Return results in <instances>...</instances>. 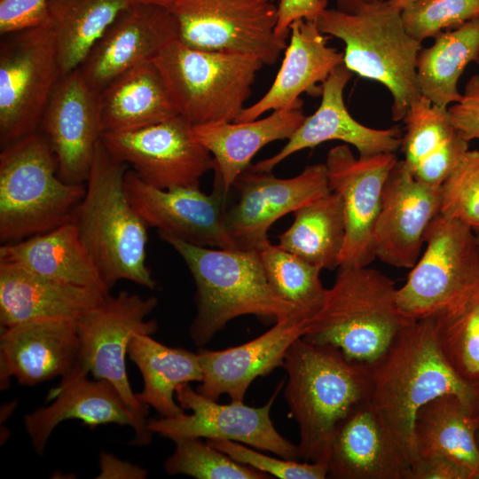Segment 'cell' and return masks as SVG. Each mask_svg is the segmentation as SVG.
Wrapping results in <instances>:
<instances>
[{
	"label": "cell",
	"mask_w": 479,
	"mask_h": 479,
	"mask_svg": "<svg viewBox=\"0 0 479 479\" xmlns=\"http://www.w3.org/2000/svg\"><path fill=\"white\" fill-rule=\"evenodd\" d=\"M479 63V17L435 37L417 57L416 78L420 95L433 104L447 107L462 94L457 83L466 67Z\"/></svg>",
	"instance_id": "33"
},
{
	"label": "cell",
	"mask_w": 479,
	"mask_h": 479,
	"mask_svg": "<svg viewBox=\"0 0 479 479\" xmlns=\"http://www.w3.org/2000/svg\"><path fill=\"white\" fill-rule=\"evenodd\" d=\"M79 357L76 320H32L1 327L0 389H7L11 378L25 386L67 378Z\"/></svg>",
	"instance_id": "21"
},
{
	"label": "cell",
	"mask_w": 479,
	"mask_h": 479,
	"mask_svg": "<svg viewBox=\"0 0 479 479\" xmlns=\"http://www.w3.org/2000/svg\"><path fill=\"white\" fill-rule=\"evenodd\" d=\"M60 75L55 38L47 24L2 35L1 148L38 130Z\"/></svg>",
	"instance_id": "11"
},
{
	"label": "cell",
	"mask_w": 479,
	"mask_h": 479,
	"mask_svg": "<svg viewBox=\"0 0 479 479\" xmlns=\"http://www.w3.org/2000/svg\"><path fill=\"white\" fill-rule=\"evenodd\" d=\"M153 62L178 115L192 126L235 122L264 65L254 56L199 50L177 39Z\"/></svg>",
	"instance_id": "8"
},
{
	"label": "cell",
	"mask_w": 479,
	"mask_h": 479,
	"mask_svg": "<svg viewBox=\"0 0 479 479\" xmlns=\"http://www.w3.org/2000/svg\"><path fill=\"white\" fill-rule=\"evenodd\" d=\"M232 187L239 200L225 211L226 229L237 248L257 251L269 242L273 223L331 192L325 163L308 166L291 178L247 169Z\"/></svg>",
	"instance_id": "15"
},
{
	"label": "cell",
	"mask_w": 479,
	"mask_h": 479,
	"mask_svg": "<svg viewBox=\"0 0 479 479\" xmlns=\"http://www.w3.org/2000/svg\"><path fill=\"white\" fill-rule=\"evenodd\" d=\"M397 161L393 153L356 158L348 145L329 150V187L342 199L346 229L339 268L368 266L376 258L374 225L385 182Z\"/></svg>",
	"instance_id": "16"
},
{
	"label": "cell",
	"mask_w": 479,
	"mask_h": 479,
	"mask_svg": "<svg viewBox=\"0 0 479 479\" xmlns=\"http://www.w3.org/2000/svg\"><path fill=\"white\" fill-rule=\"evenodd\" d=\"M128 167L100 139L72 221L110 289L122 279L154 289L156 281L146 265L148 226L124 188Z\"/></svg>",
	"instance_id": "4"
},
{
	"label": "cell",
	"mask_w": 479,
	"mask_h": 479,
	"mask_svg": "<svg viewBox=\"0 0 479 479\" xmlns=\"http://www.w3.org/2000/svg\"><path fill=\"white\" fill-rule=\"evenodd\" d=\"M208 195L199 185L160 189L127 170L124 188L128 199L148 227L185 242L217 248H237L224 221L226 196L222 187Z\"/></svg>",
	"instance_id": "17"
},
{
	"label": "cell",
	"mask_w": 479,
	"mask_h": 479,
	"mask_svg": "<svg viewBox=\"0 0 479 479\" xmlns=\"http://www.w3.org/2000/svg\"><path fill=\"white\" fill-rule=\"evenodd\" d=\"M302 105L300 98L291 106L273 111L263 118L192 126L195 138L213 157L215 184L225 194L260 149L291 137L306 117Z\"/></svg>",
	"instance_id": "28"
},
{
	"label": "cell",
	"mask_w": 479,
	"mask_h": 479,
	"mask_svg": "<svg viewBox=\"0 0 479 479\" xmlns=\"http://www.w3.org/2000/svg\"><path fill=\"white\" fill-rule=\"evenodd\" d=\"M327 0H279L276 34L287 39L291 25L299 20H311L326 9Z\"/></svg>",
	"instance_id": "46"
},
{
	"label": "cell",
	"mask_w": 479,
	"mask_h": 479,
	"mask_svg": "<svg viewBox=\"0 0 479 479\" xmlns=\"http://www.w3.org/2000/svg\"><path fill=\"white\" fill-rule=\"evenodd\" d=\"M403 121L405 134L400 148L404 155V161L411 171L458 134L448 107L436 106L422 95L412 102Z\"/></svg>",
	"instance_id": "39"
},
{
	"label": "cell",
	"mask_w": 479,
	"mask_h": 479,
	"mask_svg": "<svg viewBox=\"0 0 479 479\" xmlns=\"http://www.w3.org/2000/svg\"><path fill=\"white\" fill-rule=\"evenodd\" d=\"M282 367L287 374L285 398L299 427L301 459L326 464L339 425L370 399V366L302 336L289 347Z\"/></svg>",
	"instance_id": "1"
},
{
	"label": "cell",
	"mask_w": 479,
	"mask_h": 479,
	"mask_svg": "<svg viewBox=\"0 0 479 479\" xmlns=\"http://www.w3.org/2000/svg\"><path fill=\"white\" fill-rule=\"evenodd\" d=\"M101 141L111 155L160 189L199 185L200 177L214 169L211 153L179 115L137 130L106 132Z\"/></svg>",
	"instance_id": "14"
},
{
	"label": "cell",
	"mask_w": 479,
	"mask_h": 479,
	"mask_svg": "<svg viewBox=\"0 0 479 479\" xmlns=\"http://www.w3.org/2000/svg\"><path fill=\"white\" fill-rule=\"evenodd\" d=\"M275 389L269 401L261 407L247 405L243 401L219 404L187 383L177 387L176 400L185 412L172 417L148 419L153 434L169 438L194 436L206 440H224L268 451L287 459H301L298 445L283 437L271 419V408L283 386Z\"/></svg>",
	"instance_id": "13"
},
{
	"label": "cell",
	"mask_w": 479,
	"mask_h": 479,
	"mask_svg": "<svg viewBox=\"0 0 479 479\" xmlns=\"http://www.w3.org/2000/svg\"><path fill=\"white\" fill-rule=\"evenodd\" d=\"M309 321L295 317L275 322L258 337L222 350L200 348L202 381L196 390L214 400L226 394L232 401H244L251 383L282 366L291 344L302 337Z\"/></svg>",
	"instance_id": "25"
},
{
	"label": "cell",
	"mask_w": 479,
	"mask_h": 479,
	"mask_svg": "<svg viewBox=\"0 0 479 479\" xmlns=\"http://www.w3.org/2000/svg\"><path fill=\"white\" fill-rule=\"evenodd\" d=\"M370 366V401L389 425L411 464L412 428L418 410L445 394L472 409L476 389L461 381L437 344L430 317L412 320Z\"/></svg>",
	"instance_id": "3"
},
{
	"label": "cell",
	"mask_w": 479,
	"mask_h": 479,
	"mask_svg": "<svg viewBox=\"0 0 479 479\" xmlns=\"http://www.w3.org/2000/svg\"><path fill=\"white\" fill-rule=\"evenodd\" d=\"M99 290L54 280L0 260V325L43 319L78 320L99 305Z\"/></svg>",
	"instance_id": "27"
},
{
	"label": "cell",
	"mask_w": 479,
	"mask_h": 479,
	"mask_svg": "<svg viewBox=\"0 0 479 479\" xmlns=\"http://www.w3.org/2000/svg\"><path fill=\"white\" fill-rule=\"evenodd\" d=\"M128 0H48L61 75L78 68Z\"/></svg>",
	"instance_id": "34"
},
{
	"label": "cell",
	"mask_w": 479,
	"mask_h": 479,
	"mask_svg": "<svg viewBox=\"0 0 479 479\" xmlns=\"http://www.w3.org/2000/svg\"><path fill=\"white\" fill-rule=\"evenodd\" d=\"M337 9L345 12L354 13L365 5L380 3L385 0H334Z\"/></svg>",
	"instance_id": "49"
},
{
	"label": "cell",
	"mask_w": 479,
	"mask_h": 479,
	"mask_svg": "<svg viewBox=\"0 0 479 479\" xmlns=\"http://www.w3.org/2000/svg\"><path fill=\"white\" fill-rule=\"evenodd\" d=\"M239 463L247 465L272 477L281 479H325L328 466L321 462H300L284 458L277 459L245 446V444L224 440H206Z\"/></svg>",
	"instance_id": "42"
},
{
	"label": "cell",
	"mask_w": 479,
	"mask_h": 479,
	"mask_svg": "<svg viewBox=\"0 0 479 479\" xmlns=\"http://www.w3.org/2000/svg\"><path fill=\"white\" fill-rule=\"evenodd\" d=\"M85 184L65 182L39 130L2 148L0 240L16 242L72 220Z\"/></svg>",
	"instance_id": "7"
},
{
	"label": "cell",
	"mask_w": 479,
	"mask_h": 479,
	"mask_svg": "<svg viewBox=\"0 0 479 479\" xmlns=\"http://www.w3.org/2000/svg\"><path fill=\"white\" fill-rule=\"evenodd\" d=\"M409 479H475V473L447 457L416 460L411 467Z\"/></svg>",
	"instance_id": "47"
},
{
	"label": "cell",
	"mask_w": 479,
	"mask_h": 479,
	"mask_svg": "<svg viewBox=\"0 0 479 479\" xmlns=\"http://www.w3.org/2000/svg\"><path fill=\"white\" fill-rule=\"evenodd\" d=\"M184 259L194 279L196 315L189 327L199 347L226 324L254 315L266 323L295 317L310 321L271 287L259 251L200 247L159 234Z\"/></svg>",
	"instance_id": "2"
},
{
	"label": "cell",
	"mask_w": 479,
	"mask_h": 479,
	"mask_svg": "<svg viewBox=\"0 0 479 479\" xmlns=\"http://www.w3.org/2000/svg\"><path fill=\"white\" fill-rule=\"evenodd\" d=\"M476 439H477V444H478V448H479V431H477Z\"/></svg>",
	"instance_id": "53"
},
{
	"label": "cell",
	"mask_w": 479,
	"mask_h": 479,
	"mask_svg": "<svg viewBox=\"0 0 479 479\" xmlns=\"http://www.w3.org/2000/svg\"><path fill=\"white\" fill-rule=\"evenodd\" d=\"M102 134L153 125L178 114L154 63L138 66L98 93Z\"/></svg>",
	"instance_id": "31"
},
{
	"label": "cell",
	"mask_w": 479,
	"mask_h": 479,
	"mask_svg": "<svg viewBox=\"0 0 479 479\" xmlns=\"http://www.w3.org/2000/svg\"><path fill=\"white\" fill-rule=\"evenodd\" d=\"M430 318L451 368L467 385L479 387V289Z\"/></svg>",
	"instance_id": "36"
},
{
	"label": "cell",
	"mask_w": 479,
	"mask_h": 479,
	"mask_svg": "<svg viewBox=\"0 0 479 479\" xmlns=\"http://www.w3.org/2000/svg\"><path fill=\"white\" fill-rule=\"evenodd\" d=\"M328 475L334 479H409L411 460L370 399L337 428L329 450Z\"/></svg>",
	"instance_id": "24"
},
{
	"label": "cell",
	"mask_w": 479,
	"mask_h": 479,
	"mask_svg": "<svg viewBox=\"0 0 479 479\" xmlns=\"http://www.w3.org/2000/svg\"><path fill=\"white\" fill-rule=\"evenodd\" d=\"M177 18L169 10L130 4L95 43L79 68L99 93L122 74L152 62L177 39Z\"/></svg>",
	"instance_id": "20"
},
{
	"label": "cell",
	"mask_w": 479,
	"mask_h": 479,
	"mask_svg": "<svg viewBox=\"0 0 479 479\" xmlns=\"http://www.w3.org/2000/svg\"><path fill=\"white\" fill-rule=\"evenodd\" d=\"M468 143L458 132L447 145L421 161L411 172L422 183L441 185L468 150Z\"/></svg>",
	"instance_id": "44"
},
{
	"label": "cell",
	"mask_w": 479,
	"mask_h": 479,
	"mask_svg": "<svg viewBox=\"0 0 479 479\" xmlns=\"http://www.w3.org/2000/svg\"><path fill=\"white\" fill-rule=\"evenodd\" d=\"M426 249L396 300L404 316L430 317L479 289V240L462 222L439 214L426 235Z\"/></svg>",
	"instance_id": "9"
},
{
	"label": "cell",
	"mask_w": 479,
	"mask_h": 479,
	"mask_svg": "<svg viewBox=\"0 0 479 479\" xmlns=\"http://www.w3.org/2000/svg\"><path fill=\"white\" fill-rule=\"evenodd\" d=\"M352 74L343 63L335 67L321 84V103L316 112L305 117L279 153L247 169L271 171L294 153L330 140L353 145L359 156L395 153L400 148L403 137L398 127L380 130L365 126L356 121L346 108L343 92Z\"/></svg>",
	"instance_id": "22"
},
{
	"label": "cell",
	"mask_w": 479,
	"mask_h": 479,
	"mask_svg": "<svg viewBox=\"0 0 479 479\" xmlns=\"http://www.w3.org/2000/svg\"><path fill=\"white\" fill-rule=\"evenodd\" d=\"M315 20L294 21L289 31V43L275 80L255 103L246 106L235 122L262 117L268 111L291 106L302 93L321 95V85L339 65L343 52L327 44V38Z\"/></svg>",
	"instance_id": "26"
},
{
	"label": "cell",
	"mask_w": 479,
	"mask_h": 479,
	"mask_svg": "<svg viewBox=\"0 0 479 479\" xmlns=\"http://www.w3.org/2000/svg\"><path fill=\"white\" fill-rule=\"evenodd\" d=\"M396 292L395 282L375 269L339 268L302 337L335 347L348 358L370 365L412 321L400 311Z\"/></svg>",
	"instance_id": "5"
},
{
	"label": "cell",
	"mask_w": 479,
	"mask_h": 479,
	"mask_svg": "<svg viewBox=\"0 0 479 479\" xmlns=\"http://www.w3.org/2000/svg\"><path fill=\"white\" fill-rule=\"evenodd\" d=\"M0 260L60 282L105 294L110 291L72 220L49 232L2 245Z\"/></svg>",
	"instance_id": "29"
},
{
	"label": "cell",
	"mask_w": 479,
	"mask_h": 479,
	"mask_svg": "<svg viewBox=\"0 0 479 479\" xmlns=\"http://www.w3.org/2000/svg\"><path fill=\"white\" fill-rule=\"evenodd\" d=\"M441 198V185L419 181L404 160H398L385 182L374 225L375 257L397 268L412 269L430 224L440 214Z\"/></svg>",
	"instance_id": "19"
},
{
	"label": "cell",
	"mask_w": 479,
	"mask_h": 479,
	"mask_svg": "<svg viewBox=\"0 0 479 479\" xmlns=\"http://www.w3.org/2000/svg\"><path fill=\"white\" fill-rule=\"evenodd\" d=\"M412 1H413V0H388V2H389L391 5L397 7V8H398V9H400V10H402L403 8H404L406 5H408L409 4H411Z\"/></svg>",
	"instance_id": "52"
},
{
	"label": "cell",
	"mask_w": 479,
	"mask_h": 479,
	"mask_svg": "<svg viewBox=\"0 0 479 479\" xmlns=\"http://www.w3.org/2000/svg\"><path fill=\"white\" fill-rule=\"evenodd\" d=\"M477 431L471 407L459 397L445 394L430 400L415 415L412 465L418 459L447 457L479 479Z\"/></svg>",
	"instance_id": "30"
},
{
	"label": "cell",
	"mask_w": 479,
	"mask_h": 479,
	"mask_svg": "<svg viewBox=\"0 0 479 479\" xmlns=\"http://www.w3.org/2000/svg\"><path fill=\"white\" fill-rule=\"evenodd\" d=\"M177 40L192 48L250 55L273 65L287 47L271 0H186L174 12Z\"/></svg>",
	"instance_id": "12"
},
{
	"label": "cell",
	"mask_w": 479,
	"mask_h": 479,
	"mask_svg": "<svg viewBox=\"0 0 479 479\" xmlns=\"http://www.w3.org/2000/svg\"><path fill=\"white\" fill-rule=\"evenodd\" d=\"M147 475V470L140 466L104 451L99 454L97 479H145Z\"/></svg>",
	"instance_id": "48"
},
{
	"label": "cell",
	"mask_w": 479,
	"mask_h": 479,
	"mask_svg": "<svg viewBox=\"0 0 479 479\" xmlns=\"http://www.w3.org/2000/svg\"><path fill=\"white\" fill-rule=\"evenodd\" d=\"M259 255L272 290L310 320L326 295L321 270L270 241L259 250Z\"/></svg>",
	"instance_id": "37"
},
{
	"label": "cell",
	"mask_w": 479,
	"mask_h": 479,
	"mask_svg": "<svg viewBox=\"0 0 479 479\" xmlns=\"http://www.w3.org/2000/svg\"><path fill=\"white\" fill-rule=\"evenodd\" d=\"M39 127L67 183L85 184L102 129L98 92L80 68L60 75L43 113Z\"/></svg>",
	"instance_id": "18"
},
{
	"label": "cell",
	"mask_w": 479,
	"mask_h": 479,
	"mask_svg": "<svg viewBox=\"0 0 479 479\" xmlns=\"http://www.w3.org/2000/svg\"><path fill=\"white\" fill-rule=\"evenodd\" d=\"M440 214L479 232V150H467L441 185Z\"/></svg>",
	"instance_id": "41"
},
{
	"label": "cell",
	"mask_w": 479,
	"mask_h": 479,
	"mask_svg": "<svg viewBox=\"0 0 479 479\" xmlns=\"http://www.w3.org/2000/svg\"><path fill=\"white\" fill-rule=\"evenodd\" d=\"M164 463L169 475H184L196 479H266L267 474L237 462L202 438L178 436Z\"/></svg>",
	"instance_id": "38"
},
{
	"label": "cell",
	"mask_w": 479,
	"mask_h": 479,
	"mask_svg": "<svg viewBox=\"0 0 479 479\" xmlns=\"http://www.w3.org/2000/svg\"><path fill=\"white\" fill-rule=\"evenodd\" d=\"M448 112L453 127L465 140H479V75L469 79L461 98Z\"/></svg>",
	"instance_id": "45"
},
{
	"label": "cell",
	"mask_w": 479,
	"mask_h": 479,
	"mask_svg": "<svg viewBox=\"0 0 479 479\" xmlns=\"http://www.w3.org/2000/svg\"><path fill=\"white\" fill-rule=\"evenodd\" d=\"M401 16L406 31L422 42L478 18L479 0H413Z\"/></svg>",
	"instance_id": "40"
},
{
	"label": "cell",
	"mask_w": 479,
	"mask_h": 479,
	"mask_svg": "<svg viewBox=\"0 0 479 479\" xmlns=\"http://www.w3.org/2000/svg\"><path fill=\"white\" fill-rule=\"evenodd\" d=\"M401 11L385 0L354 13L326 8L315 20L320 32L343 42L347 68L388 89L396 122L421 96L416 62L422 45L406 31Z\"/></svg>",
	"instance_id": "6"
},
{
	"label": "cell",
	"mask_w": 479,
	"mask_h": 479,
	"mask_svg": "<svg viewBox=\"0 0 479 479\" xmlns=\"http://www.w3.org/2000/svg\"><path fill=\"white\" fill-rule=\"evenodd\" d=\"M48 21V0H0V34L43 26Z\"/></svg>",
	"instance_id": "43"
},
{
	"label": "cell",
	"mask_w": 479,
	"mask_h": 479,
	"mask_svg": "<svg viewBox=\"0 0 479 479\" xmlns=\"http://www.w3.org/2000/svg\"><path fill=\"white\" fill-rule=\"evenodd\" d=\"M128 356L143 379V389L136 394L138 401L153 407L161 417L184 412L175 400L176 389L181 385L202 381L198 353L169 347L150 334H137L130 341Z\"/></svg>",
	"instance_id": "32"
},
{
	"label": "cell",
	"mask_w": 479,
	"mask_h": 479,
	"mask_svg": "<svg viewBox=\"0 0 479 479\" xmlns=\"http://www.w3.org/2000/svg\"><path fill=\"white\" fill-rule=\"evenodd\" d=\"M51 404L38 407L24 416V428L33 449L42 454L56 427L64 420H79L89 428L106 424L129 426L134 430L130 442L134 446H146L153 433L128 407L112 383L106 380H90L88 375L59 384L51 389L46 401Z\"/></svg>",
	"instance_id": "23"
},
{
	"label": "cell",
	"mask_w": 479,
	"mask_h": 479,
	"mask_svg": "<svg viewBox=\"0 0 479 479\" xmlns=\"http://www.w3.org/2000/svg\"><path fill=\"white\" fill-rule=\"evenodd\" d=\"M153 296L143 298L122 290L110 294L103 302L79 318L80 357L76 369L60 382L90 373L95 379L112 383L137 420L147 427L149 407L141 404L130 387L126 357L132 337L153 334L158 325L147 317L157 306ZM148 428V427H147Z\"/></svg>",
	"instance_id": "10"
},
{
	"label": "cell",
	"mask_w": 479,
	"mask_h": 479,
	"mask_svg": "<svg viewBox=\"0 0 479 479\" xmlns=\"http://www.w3.org/2000/svg\"><path fill=\"white\" fill-rule=\"evenodd\" d=\"M186 0H128L130 4H140L162 7L173 12Z\"/></svg>",
	"instance_id": "50"
},
{
	"label": "cell",
	"mask_w": 479,
	"mask_h": 479,
	"mask_svg": "<svg viewBox=\"0 0 479 479\" xmlns=\"http://www.w3.org/2000/svg\"><path fill=\"white\" fill-rule=\"evenodd\" d=\"M477 236H478V240H479V234H477Z\"/></svg>",
	"instance_id": "54"
},
{
	"label": "cell",
	"mask_w": 479,
	"mask_h": 479,
	"mask_svg": "<svg viewBox=\"0 0 479 479\" xmlns=\"http://www.w3.org/2000/svg\"><path fill=\"white\" fill-rule=\"evenodd\" d=\"M472 413L475 420L477 429L479 431V387L476 388L475 396L472 406Z\"/></svg>",
	"instance_id": "51"
},
{
	"label": "cell",
	"mask_w": 479,
	"mask_h": 479,
	"mask_svg": "<svg viewBox=\"0 0 479 479\" xmlns=\"http://www.w3.org/2000/svg\"><path fill=\"white\" fill-rule=\"evenodd\" d=\"M294 215L290 227L279 236V246L320 270L339 267L346 232L340 195L331 191Z\"/></svg>",
	"instance_id": "35"
}]
</instances>
